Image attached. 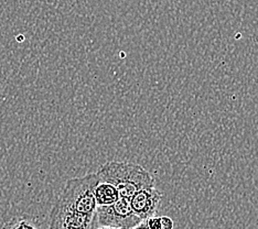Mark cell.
<instances>
[{
	"label": "cell",
	"instance_id": "9c48e42d",
	"mask_svg": "<svg viewBox=\"0 0 258 229\" xmlns=\"http://www.w3.org/2000/svg\"><path fill=\"white\" fill-rule=\"evenodd\" d=\"M161 225L162 229H173L174 222L168 216H161Z\"/></svg>",
	"mask_w": 258,
	"mask_h": 229
},
{
	"label": "cell",
	"instance_id": "277c9868",
	"mask_svg": "<svg viewBox=\"0 0 258 229\" xmlns=\"http://www.w3.org/2000/svg\"><path fill=\"white\" fill-rule=\"evenodd\" d=\"M96 216L81 214L56 201L51 209L48 229H94Z\"/></svg>",
	"mask_w": 258,
	"mask_h": 229
},
{
	"label": "cell",
	"instance_id": "52a82bcc",
	"mask_svg": "<svg viewBox=\"0 0 258 229\" xmlns=\"http://www.w3.org/2000/svg\"><path fill=\"white\" fill-rule=\"evenodd\" d=\"M2 229H40L37 220L28 215L15 216L4 224Z\"/></svg>",
	"mask_w": 258,
	"mask_h": 229
},
{
	"label": "cell",
	"instance_id": "6da1fadb",
	"mask_svg": "<svg viewBox=\"0 0 258 229\" xmlns=\"http://www.w3.org/2000/svg\"><path fill=\"white\" fill-rule=\"evenodd\" d=\"M96 173L101 180L113 184L122 198L131 199L137 192L155 186L154 176L133 162L108 161Z\"/></svg>",
	"mask_w": 258,
	"mask_h": 229
},
{
	"label": "cell",
	"instance_id": "30bf717a",
	"mask_svg": "<svg viewBox=\"0 0 258 229\" xmlns=\"http://www.w3.org/2000/svg\"><path fill=\"white\" fill-rule=\"evenodd\" d=\"M131 229H149V228L147 226V222H146V220H142L138 225H136V226L131 228Z\"/></svg>",
	"mask_w": 258,
	"mask_h": 229
},
{
	"label": "cell",
	"instance_id": "ba28073f",
	"mask_svg": "<svg viewBox=\"0 0 258 229\" xmlns=\"http://www.w3.org/2000/svg\"><path fill=\"white\" fill-rule=\"evenodd\" d=\"M146 222H147L149 229H162L161 217L159 216H152L150 218L146 219Z\"/></svg>",
	"mask_w": 258,
	"mask_h": 229
},
{
	"label": "cell",
	"instance_id": "3957f363",
	"mask_svg": "<svg viewBox=\"0 0 258 229\" xmlns=\"http://www.w3.org/2000/svg\"><path fill=\"white\" fill-rule=\"evenodd\" d=\"M96 219L101 226L122 229H131L142 221L134 214L129 199L122 197L108 206L97 207Z\"/></svg>",
	"mask_w": 258,
	"mask_h": 229
},
{
	"label": "cell",
	"instance_id": "8fae6325",
	"mask_svg": "<svg viewBox=\"0 0 258 229\" xmlns=\"http://www.w3.org/2000/svg\"><path fill=\"white\" fill-rule=\"evenodd\" d=\"M95 229H122V228H115V227H108V226H99Z\"/></svg>",
	"mask_w": 258,
	"mask_h": 229
},
{
	"label": "cell",
	"instance_id": "7a4b0ae2",
	"mask_svg": "<svg viewBox=\"0 0 258 229\" xmlns=\"http://www.w3.org/2000/svg\"><path fill=\"white\" fill-rule=\"evenodd\" d=\"M97 173H89L80 178L70 179L56 201L81 214L96 216L97 205L94 190L99 182Z\"/></svg>",
	"mask_w": 258,
	"mask_h": 229
},
{
	"label": "cell",
	"instance_id": "5b68a950",
	"mask_svg": "<svg viewBox=\"0 0 258 229\" xmlns=\"http://www.w3.org/2000/svg\"><path fill=\"white\" fill-rule=\"evenodd\" d=\"M161 198L162 193L152 186L137 192L129 199V202H131L134 214L140 220H146L152 216H156L160 206Z\"/></svg>",
	"mask_w": 258,
	"mask_h": 229
},
{
	"label": "cell",
	"instance_id": "8992f818",
	"mask_svg": "<svg viewBox=\"0 0 258 229\" xmlns=\"http://www.w3.org/2000/svg\"><path fill=\"white\" fill-rule=\"evenodd\" d=\"M94 196H95L97 207L108 206V205L114 204L120 198L119 193L117 191L116 187L113 184L107 183V182H105L103 180H99L97 185L95 186Z\"/></svg>",
	"mask_w": 258,
	"mask_h": 229
}]
</instances>
